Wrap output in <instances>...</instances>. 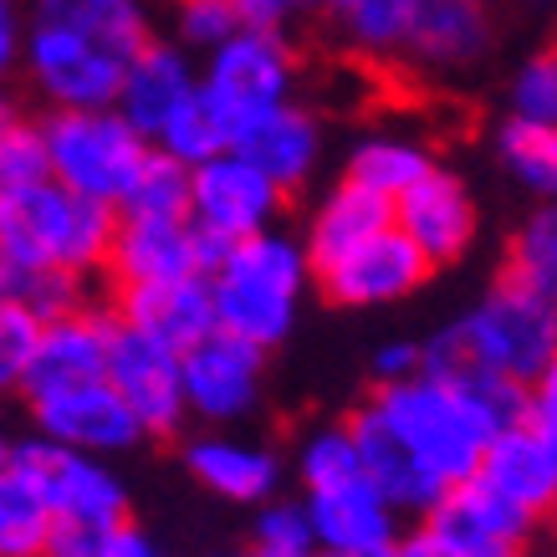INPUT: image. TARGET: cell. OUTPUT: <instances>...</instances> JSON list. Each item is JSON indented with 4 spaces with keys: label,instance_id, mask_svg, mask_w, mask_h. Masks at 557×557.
I'll return each instance as SVG.
<instances>
[{
    "label": "cell",
    "instance_id": "cell-6",
    "mask_svg": "<svg viewBox=\"0 0 557 557\" xmlns=\"http://www.w3.org/2000/svg\"><path fill=\"white\" fill-rule=\"evenodd\" d=\"M292 87H297V57L276 26H240L236 36L210 47V62L200 72V102L231 138L256 113L287 102Z\"/></svg>",
    "mask_w": 557,
    "mask_h": 557
},
{
    "label": "cell",
    "instance_id": "cell-40",
    "mask_svg": "<svg viewBox=\"0 0 557 557\" xmlns=\"http://www.w3.org/2000/svg\"><path fill=\"white\" fill-rule=\"evenodd\" d=\"M180 5V36H185L189 47H220L225 36H236L246 21L236 16V5L231 0H174Z\"/></svg>",
    "mask_w": 557,
    "mask_h": 557
},
{
    "label": "cell",
    "instance_id": "cell-24",
    "mask_svg": "<svg viewBox=\"0 0 557 557\" xmlns=\"http://www.w3.org/2000/svg\"><path fill=\"white\" fill-rule=\"evenodd\" d=\"M399 51H409L420 67L435 72L475 67L491 51L486 0H420Z\"/></svg>",
    "mask_w": 557,
    "mask_h": 557
},
{
    "label": "cell",
    "instance_id": "cell-48",
    "mask_svg": "<svg viewBox=\"0 0 557 557\" xmlns=\"http://www.w3.org/2000/svg\"><path fill=\"white\" fill-rule=\"evenodd\" d=\"M11 450H16V440L5 435V424H0V471H5V466H11Z\"/></svg>",
    "mask_w": 557,
    "mask_h": 557
},
{
    "label": "cell",
    "instance_id": "cell-41",
    "mask_svg": "<svg viewBox=\"0 0 557 557\" xmlns=\"http://www.w3.org/2000/svg\"><path fill=\"white\" fill-rule=\"evenodd\" d=\"M420 369H424V348H420L414 338L379 343V354L369 358V379H373V388H384V384H405V379H414Z\"/></svg>",
    "mask_w": 557,
    "mask_h": 557
},
{
    "label": "cell",
    "instance_id": "cell-51",
    "mask_svg": "<svg viewBox=\"0 0 557 557\" xmlns=\"http://www.w3.org/2000/svg\"><path fill=\"white\" fill-rule=\"evenodd\" d=\"M210 557H246V553H210Z\"/></svg>",
    "mask_w": 557,
    "mask_h": 557
},
{
    "label": "cell",
    "instance_id": "cell-36",
    "mask_svg": "<svg viewBox=\"0 0 557 557\" xmlns=\"http://www.w3.org/2000/svg\"><path fill=\"white\" fill-rule=\"evenodd\" d=\"M251 522V547L261 553H318L312 547V527H307V511L302 502H287V496H271L261 502Z\"/></svg>",
    "mask_w": 557,
    "mask_h": 557
},
{
    "label": "cell",
    "instance_id": "cell-25",
    "mask_svg": "<svg viewBox=\"0 0 557 557\" xmlns=\"http://www.w3.org/2000/svg\"><path fill=\"white\" fill-rule=\"evenodd\" d=\"M384 225H394V200H384V195L354 185V180H343V185L327 189L322 205L312 210V225H307L302 251H307L312 267H322V261H333V256L354 251L358 240L379 236Z\"/></svg>",
    "mask_w": 557,
    "mask_h": 557
},
{
    "label": "cell",
    "instance_id": "cell-28",
    "mask_svg": "<svg viewBox=\"0 0 557 557\" xmlns=\"http://www.w3.org/2000/svg\"><path fill=\"white\" fill-rule=\"evenodd\" d=\"M57 517L16 460L0 471V557H47Z\"/></svg>",
    "mask_w": 557,
    "mask_h": 557
},
{
    "label": "cell",
    "instance_id": "cell-4",
    "mask_svg": "<svg viewBox=\"0 0 557 557\" xmlns=\"http://www.w3.org/2000/svg\"><path fill=\"white\" fill-rule=\"evenodd\" d=\"M113 225H119V210L83 200V195L62 189L57 180L0 195V256L67 271L77 282L102 276Z\"/></svg>",
    "mask_w": 557,
    "mask_h": 557
},
{
    "label": "cell",
    "instance_id": "cell-30",
    "mask_svg": "<svg viewBox=\"0 0 557 557\" xmlns=\"http://www.w3.org/2000/svg\"><path fill=\"white\" fill-rule=\"evenodd\" d=\"M322 5L338 16L343 36H348L358 51L394 57V51L405 47L409 21H414V5H420V0H322Z\"/></svg>",
    "mask_w": 557,
    "mask_h": 557
},
{
    "label": "cell",
    "instance_id": "cell-5",
    "mask_svg": "<svg viewBox=\"0 0 557 557\" xmlns=\"http://www.w3.org/2000/svg\"><path fill=\"white\" fill-rule=\"evenodd\" d=\"M51 180L83 200L119 210L138 164L149 153V138L123 123L119 108H51L41 123Z\"/></svg>",
    "mask_w": 557,
    "mask_h": 557
},
{
    "label": "cell",
    "instance_id": "cell-26",
    "mask_svg": "<svg viewBox=\"0 0 557 557\" xmlns=\"http://www.w3.org/2000/svg\"><path fill=\"white\" fill-rule=\"evenodd\" d=\"M47 26H67L83 32L102 47L134 57L149 41V16H144V0H36V16Z\"/></svg>",
    "mask_w": 557,
    "mask_h": 557
},
{
    "label": "cell",
    "instance_id": "cell-21",
    "mask_svg": "<svg viewBox=\"0 0 557 557\" xmlns=\"http://www.w3.org/2000/svg\"><path fill=\"white\" fill-rule=\"evenodd\" d=\"M195 87H200V72L189 67L185 51L174 47V41H153L149 36V41L128 57L113 108L123 113V123H128L134 134H144L153 144V134L195 98Z\"/></svg>",
    "mask_w": 557,
    "mask_h": 557
},
{
    "label": "cell",
    "instance_id": "cell-27",
    "mask_svg": "<svg viewBox=\"0 0 557 557\" xmlns=\"http://www.w3.org/2000/svg\"><path fill=\"white\" fill-rule=\"evenodd\" d=\"M435 170V153L424 149L420 138H399V134H373L363 138L354 153H348V174L343 180H354V185L373 189V195H405L420 174Z\"/></svg>",
    "mask_w": 557,
    "mask_h": 557
},
{
    "label": "cell",
    "instance_id": "cell-35",
    "mask_svg": "<svg viewBox=\"0 0 557 557\" xmlns=\"http://www.w3.org/2000/svg\"><path fill=\"white\" fill-rule=\"evenodd\" d=\"M153 149L159 153H170V159H180L185 170H195L200 159H210V153H220V149H231V134L220 128V119L210 113L200 102V87H195V98L174 113L159 134H153Z\"/></svg>",
    "mask_w": 557,
    "mask_h": 557
},
{
    "label": "cell",
    "instance_id": "cell-9",
    "mask_svg": "<svg viewBox=\"0 0 557 557\" xmlns=\"http://www.w3.org/2000/svg\"><path fill=\"white\" fill-rule=\"evenodd\" d=\"M21 62L51 108H113L128 67L123 51L47 21H32V32L21 36Z\"/></svg>",
    "mask_w": 557,
    "mask_h": 557
},
{
    "label": "cell",
    "instance_id": "cell-23",
    "mask_svg": "<svg viewBox=\"0 0 557 557\" xmlns=\"http://www.w3.org/2000/svg\"><path fill=\"white\" fill-rule=\"evenodd\" d=\"M108 307L123 327L149 333L174 354H185L189 343L215 333V307H210L205 276H180V282H159V287H119Z\"/></svg>",
    "mask_w": 557,
    "mask_h": 557
},
{
    "label": "cell",
    "instance_id": "cell-20",
    "mask_svg": "<svg viewBox=\"0 0 557 557\" xmlns=\"http://www.w3.org/2000/svg\"><path fill=\"white\" fill-rule=\"evenodd\" d=\"M231 149L240 159H251L256 170L267 174L271 185L292 195V189H302L312 180L322 159V123L318 113H307L297 102H276L267 113H256L251 123H240L236 138H231Z\"/></svg>",
    "mask_w": 557,
    "mask_h": 557
},
{
    "label": "cell",
    "instance_id": "cell-18",
    "mask_svg": "<svg viewBox=\"0 0 557 557\" xmlns=\"http://www.w3.org/2000/svg\"><path fill=\"white\" fill-rule=\"evenodd\" d=\"M475 481H486L491 491H502L507 502L547 522L557 507V430H532L522 420H507L486 440Z\"/></svg>",
    "mask_w": 557,
    "mask_h": 557
},
{
    "label": "cell",
    "instance_id": "cell-12",
    "mask_svg": "<svg viewBox=\"0 0 557 557\" xmlns=\"http://www.w3.org/2000/svg\"><path fill=\"white\" fill-rule=\"evenodd\" d=\"M225 246L200 236L189 215H119L102 276L119 287H159L180 276H205Z\"/></svg>",
    "mask_w": 557,
    "mask_h": 557
},
{
    "label": "cell",
    "instance_id": "cell-38",
    "mask_svg": "<svg viewBox=\"0 0 557 557\" xmlns=\"http://www.w3.org/2000/svg\"><path fill=\"white\" fill-rule=\"evenodd\" d=\"M507 119L557 128V57L553 51L532 57V62L511 77V113Z\"/></svg>",
    "mask_w": 557,
    "mask_h": 557
},
{
    "label": "cell",
    "instance_id": "cell-39",
    "mask_svg": "<svg viewBox=\"0 0 557 557\" xmlns=\"http://www.w3.org/2000/svg\"><path fill=\"white\" fill-rule=\"evenodd\" d=\"M36 333H41V322L26 307L0 302V394H21L36 354Z\"/></svg>",
    "mask_w": 557,
    "mask_h": 557
},
{
    "label": "cell",
    "instance_id": "cell-17",
    "mask_svg": "<svg viewBox=\"0 0 557 557\" xmlns=\"http://www.w3.org/2000/svg\"><path fill=\"white\" fill-rule=\"evenodd\" d=\"M394 231H405V240L430 267H450L475 246L481 215H475L466 180L435 164L405 195H394Z\"/></svg>",
    "mask_w": 557,
    "mask_h": 557
},
{
    "label": "cell",
    "instance_id": "cell-16",
    "mask_svg": "<svg viewBox=\"0 0 557 557\" xmlns=\"http://www.w3.org/2000/svg\"><path fill=\"white\" fill-rule=\"evenodd\" d=\"M307 527H312V547L318 553H343V557H379L388 553V542L405 532V517L394 511L384 491L358 471L338 486H322L302 496Z\"/></svg>",
    "mask_w": 557,
    "mask_h": 557
},
{
    "label": "cell",
    "instance_id": "cell-3",
    "mask_svg": "<svg viewBox=\"0 0 557 557\" xmlns=\"http://www.w3.org/2000/svg\"><path fill=\"white\" fill-rule=\"evenodd\" d=\"M205 282H210L220 333L271 354L297 327L302 297L312 287V261H307L302 240L271 225V231H256V236L225 246L215 267L205 271Z\"/></svg>",
    "mask_w": 557,
    "mask_h": 557
},
{
    "label": "cell",
    "instance_id": "cell-11",
    "mask_svg": "<svg viewBox=\"0 0 557 557\" xmlns=\"http://www.w3.org/2000/svg\"><path fill=\"white\" fill-rule=\"evenodd\" d=\"M32 405L36 435L67 450H87V456H128L134 445H144L134 409L123 405V394L108 379H72V384H51L26 394Z\"/></svg>",
    "mask_w": 557,
    "mask_h": 557
},
{
    "label": "cell",
    "instance_id": "cell-10",
    "mask_svg": "<svg viewBox=\"0 0 557 557\" xmlns=\"http://www.w3.org/2000/svg\"><path fill=\"white\" fill-rule=\"evenodd\" d=\"M282 205H287V195L271 185L251 159H240L236 149H220L189 170L185 215L215 246H236V240L256 236V231H271Z\"/></svg>",
    "mask_w": 557,
    "mask_h": 557
},
{
    "label": "cell",
    "instance_id": "cell-29",
    "mask_svg": "<svg viewBox=\"0 0 557 557\" xmlns=\"http://www.w3.org/2000/svg\"><path fill=\"white\" fill-rule=\"evenodd\" d=\"M0 302L26 307L36 322L57 318L67 307L87 302V282L67 276V271L51 267H32V261H16V256H0Z\"/></svg>",
    "mask_w": 557,
    "mask_h": 557
},
{
    "label": "cell",
    "instance_id": "cell-33",
    "mask_svg": "<svg viewBox=\"0 0 557 557\" xmlns=\"http://www.w3.org/2000/svg\"><path fill=\"white\" fill-rule=\"evenodd\" d=\"M507 276L522 282L532 292H547L557 297V215L542 205L532 215L522 220V231L511 236V251H507Z\"/></svg>",
    "mask_w": 557,
    "mask_h": 557
},
{
    "label": "cell",
    "instance_id": "cell-8",
    "mask_svg": "<svg viewBox=\"0 0 557 557\" xmlns=\"http://www.w3.org/2000/svg\"><path fill=\"white\" fill-rule=\"evenodd\" d=\"M180 388H185V414L205 430L246 424L267 405V354L215 327L180 354Z\"/></svg>",
    "mask_w": 557,
    "mask_h": 557
},
{
    "label": "cell",
    "instance_id": "cell-15",
    "mask_svg": "<svg viewBox=\"0 0 557 557\" xmlns=\"http://www.w3.org/2000/svg\"><path fill=\"white\" fill-rule=\"evenodd\" d=\"M430 261H424L414 246L405 240V231L384 225L379 236L358 240L354 251L333 256L312 267V282L322 287V297L338 307H388V302H405L409 292H420L430 282Z\"/></svg>",
    "mask_w": 557,
    "mask_h": 557
},
{
    "label": "cell",
    "instance_id": "cell-45",
    "mask_svg": "<svg viewBox=\"0 0 557 557\" xmlns=\"http://www.w3.org/2000/svg\"><path fill=\"white\" fill-rule=\"evenodd\" d=\"M384 557H450V553H445V547H440L424 527H409V532H399V537L388 542Z\"/></svg>",
    "mask_w": 557,
    "mask_h": 557
},
{
    "label": "cell",
    "instance_id": "cell-43",
    "mask_svg": "<svg viewBox=\"0 0 557 557\" xmlns=\"http://www.w3.org/2000/svg\"><path fill=\"white\" fill-rule=\"evenodd\" d=\"M47 557H98V532H92V527L57 522V532H51V542H47Z\"/></svg>",
    "mask_w": 557,
    "mask_h": 557
},
{
    "label": "cell",
    "instance_id": "cell-22",
    "mask_svg": "<svg viewBox=\"0 0 557 557\" xmlns=\"http://www.w3.org/2000/svg\"><path fill=\"white\" fill-rule=\"evenodd\" d=\"M185 471L200 481L210 496L220 502H236V507H261L271 496H282V456L271 445L256 440H236V435H195L185 445Z\"/></svg>",
    "mask_w": 557,
    "mask_h": 557
},
{
    "label": "cell",
    "instance_id": "cell-34",
    "mask_svg": "<svg viewBox=\"0 0 557 557\" xmlns=\"http://www.w3.org/2000/svg\"><path fill=\"white\" fill-rule=\"evenodd\" d=\"M358 450H354V435H348V424H318V430H307L302 445H297V481L302 491H322V486H338L348 475H358Z\"/></svg>",
    "mask_w": 557,
    "mask_h": 557
},
{
    "label": "cell",
    "instance_id": "cell-50",
    "mask_svg": "<svg viewBox=\"0 0 557 557\" xmlns=\"http://www.w3.org/2000/svg\"><path fill=\"white\" fill-rule=\"evenodd\" d=\"M307 5H322V0H287V11H307Z\"/></svg>",
    "mask_w": 557,
    "mask_h": 557
},
{
    "label": "cell",
    "instance_id": "cell-32",
    "mask_svg": "<svg viewBox=\"0 0 557 557\" xmlns=\"http://www.w3.org/2000/svg\"><path fill=\"white\" fill-rule=\"evenodd\" d=\"M185 210H189V170L149 144L134 185H128V195L119 205V215H185Z\"/></svg>",
    "mask_w": 557,
    "mask_h": 557
},
{
    "label": "cell",
    "instance_id": "cell-49",
    "mask_svg": "<svg viewBox=\"0 0 557 557\" xmlns=\"http://www.w3.org/2000/svg\"><path fill=\"white\" fill-rule=\"evenodd\" d=\"M246 557H318V553H261V547H251Z\"/></svg>",
    "mask_w": 557,
    "mask_h": 557
},
{
    "label": "cell",
    "instance_id": "cell-1",
    "mask_svg": "<svg viewBox=\"0 0 557 557\" xmlns=\"http://www.w3.org/2000/svg\"><path fill=\"white\" fill-rule=\"evenodd\" d=\"M369 414L379 420L394 450L414 466L435 491L471 481L486 440L507 420H517L522 388L481 373H435L420 369L405 384L373 388Z\"/></svg>",
    "mask_w": 557,
    "mask_h": 557
},
{
    "label": "cell",
    "instance_id": "cell-37",
    "mask_svg": "<svg viewBox=\"0 0 557 557\" xmlns=\"http://www.w3.org/2000/svg\"><path fill=\"white\" fill-rule=\"evenodd\" d=\"M51 180L47 170V144H41V123L16 119L0 134V195L5 189H26Z\"/></svg>",
    "mask_w": 557,
    "mask_h": 557
},
{
    "label": "cell",
    "instance_id": "cell-47",
    "mask_svg": "<svg viewBox=\"0 0 557 557\" xmlns=\"http://www.w3.org/2000/svg\"><path fill=\"white\" fill-rule=\"evenodd\" d=\"M16 119H21V113H16V102H11L5 92H0V134H5V128H11Z\"/></svg>",
    "mask_w": 557,
    "mask_h": 557
},
{
    "label": "cell",
    "instance_id": "cell-46",
    "mask_svg": "<svg viewBox=\"0 0 557 557\" xmlns=\"http://www.w3.org/2000/svg\"><path fill=\"white\" fill-rule=\"evenodd\" d=\"M231 5L246 26H282V16H287V0H231Z\"/></svg>",
    "mask_w": 557,
    "mask_h": 557
},
{
    "label": "cell",
    "instance_id": "cell-31",
    "mask_svg": "<svg viewBox=\"0 0 557 557\" xmlns=\"http://www.w3.org/2000/svg\"><path fill=\"white\" fill-rule=\"evenodd\" d=\"M496 153H502L507 174L522 189H532V195H542V200L557 189V128L507 119L502 128H496Z\"/></svg>",
    "mask_w": 557,
    "mask_h": 557
},
{
    "label": "cell",
    "instance_id": "cell-2",
    "mask_svg": "<svg viewBox=\"0 0 557 557\" xmlns=\"http://www.w3.org/2000/svg\"><path fill=\"white\" fill-rule=\"evenodd\" d=\"M420 348L424 369L435 373H481L532 388L557 373V297L522 287L502 271V282L471 312H460Z\"/></svg>",
    "mask_w": 557,
    "mask_h": 557
},
{
    "label": "cell",
    "instance_id": "cell-44",
    "mask_svg": "<svg viewBox=\"0 0 557 557\" xmlns=\"http://www.w3.org/2000/svg\"><path fill=\"white\" fill-rule=\"evenodd\" d=\"M21 62V11L16 0H0V77Z\"/></svg>",
    "mask_w": 557,
    "mask_h": 557
},
{
    "label": "cell",
    "instance_id": "cell-14",
    "mask_svg": "<svg viewBox=\"0 0 557 557\" xmlns=\"http://www.w3.org/2000/svg\"><path fill=\"white\" fill-rule=\"evenodd\" d=\"M102 379L123 394V405L134 409L144 440H174L189 424L185 388H180V354L164 348L159 338H149V333L119 322V327H113V343H108V369H102Z\"/></svg>",
    "mask_w": 557,
    "mask_h": 557
},
{
    "label": "cell",
    "instance_id": "cell-52",
    "mask_svg": "<svg viewBox=\"0 0 557 557\" xmlns=\"http://www.w3.org/2000/svg\"><path fill=\"white\" fill-rule=\"evenodd\" d=\"M318 557H343V553H318ZM379 557H384V553H379Z\"/></svg>",
    "mask_w": 557,
    "mask_h": 557
},
{
    "label": "cell",
    "instance_id": "cell-7",
    "mask_svg": "<svg viewBox=\"0 0 557 557\" xmlns=\"http://www.w3.org/2000/svg\"><path fill=\"white\" fill-rule=\"evenodd\" d=\"M11 460L32 475V486L41 491V502L51 507L57 522L92 527V532L128 522V486H123L119 471L102 456H87V450H67V445H51L41 435H26V440H16Z\"/></svg>",
    "mask_w": 557,
    "mask_h": 557
},
{
    "label": "cell",
    "instance_id": "cell-19",
    "mask_svg": "<svg viewBox=\"0 0 557 557\" xmlns=\"http://www.w3.org/2000/svg\"><path fill=\"white\" fill-rule=\"evenodd\" d=\"M113 307L108 302H77L67 312L41 322L36 333V354L32 369H26V384L21 394H36V388L51 384H72V379H98L108 369V343H113Z\"/></svg>",
    "mask_w": 557,
    "mask_h": 557
},
{
    "label": "cell",
    "instance_id": "cell-13",
    "mask_svg": "<svg viewBox=\"0 0 557 557\" xmlns=\"http://www.w3.org/2000/svg\"><path fill=\"white\" fill-rule=\"evenodd\" d=\"M420 527L450 557H527L542 532V517L507 502L486 481H460L420 517Z\"/></svg>",
    "mask_w": 557,
    "mask_h": 557
},
{
    "label": "cell",
    "instance_id": "cell-42",
    "mask_svg": "<svg viewBox=\"0 0 557 557\" xmlns=\"http://www.w3.org/2000/svg\"><path fill=\"white\" fill-rule=\"evenodd\" d=\"M98 557H170L159 542L144 532V527L128 517V522H119V527H102L98 532Z\"/></svg>",
    "mask_w": 557,
    "mask_h": 557
}]
</instances>
